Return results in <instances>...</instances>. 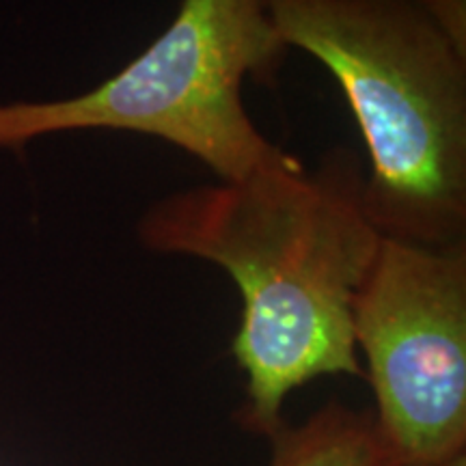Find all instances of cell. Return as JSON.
I'll return each mask as SVG.
<instances>
[{
	"instance_id": "cell-1",
	"label": "cell",
	"mask_w": 466,
	"mask_h": 466,
	"mask_svg": "<svg viewBox=\"0 0 466 466\" xmlns=\"http://www.w3.org/2000/svg\"><path fill=\"white\" fill-rule=\"evenodd\" d=\"M365 173L346 147L307 171L294 156L233 182L175 192L138 223L149 250L223 268L242 294L231 352L247 376L238 421L275 434L294 389L357 376L352 309L382 236L365 209Z\"/></svg>"
},
{
	"instance_id": "cell-2",
	"label": "cell",
	"mask_w": 466,
	"mask_h": 466,
	"mask_svg": "<svg viewBox=\"0 0 466 466\" xmlns=\"http://www.w3.org/2000/svg\"><path fill=\"white\" fill-rule=\"evenodd\" d=\"M288 48L335 76L370 154L365 209L382 238L466 240V50L415 0H264Z\"/></svg>"
},
{
	"instance_id": "cell-4",
	"label": "cell",
	"mask_w": 466,
	"mask_h": 466,
	"mask_svg": "<svg viewBox=\"0 0 466 466\" xmlns=\"http://www.w3.org/2000/svg\"><path fill=\"white\" fill-rule=\"evenodd\" d=\"M376 423L401 466L466 453V240L382 238L352 309Z\"/></svg>"
},
{
	"instance_id": "cell-3",
	"label": "cell",
	"mask_w": 466,
	"mask_h": 466,
	"mask_svg": "<svg viewBox=\"0 0 466 466\" xmlns=\"http://www.w3.org/2000/svg\"><path fill=\"white\" fill-rule=\"evenodd\" d=\"M288 46L264 0H182L165 33L83 96L0 106V147L72 130L137 132L184 149L220 182L288 158L255 127L242 83H270Z\"/></svg>"
},
{
	"instance_id": "cell-5",
	"label": "cell",
	"mask_w": 466,
	"mask_h": 466,
	"mask_svg": "<svg viewBox=\"0 0 466 466\" xmlns=\"http://www.w3.org/2000/svg\"><path fill=\"white\" fill-rule=\"evenodd\" d=\"M268 439L270 466H401L374 412L341 401H330L296 428L283 423Z\"/></svg>"
},
{
	"instance_id": "cell-6",
	"label": "cell",
	"mask_w": 466,
	"mask_h": 466,
	"mask_svg": "<svg viewBox=\"0 0 466 466\" xmlns=\"http://www.w3.org/2000/svg\"><path fill=\"white\" fill-rule=\"evenodd\" d=\"M415 3L460 50H466L464 0H415Z\"/></svg>"
},
{
	"instance_id": "cell-7",
	"label": "cell",
	"mask_w": 466,
	"mask_h": 466,
	"mask_svg": "<svg viewBox=\"0 0 466 466\" xmlns=\"http://www.w3.org/2000/svg\"><path fill=\"white\" fill-rule=\"evenodd\" d=\"M445 466H466V453H460L458 458H453L451 462H447Z\"/></svg>"
}]
</instances>
